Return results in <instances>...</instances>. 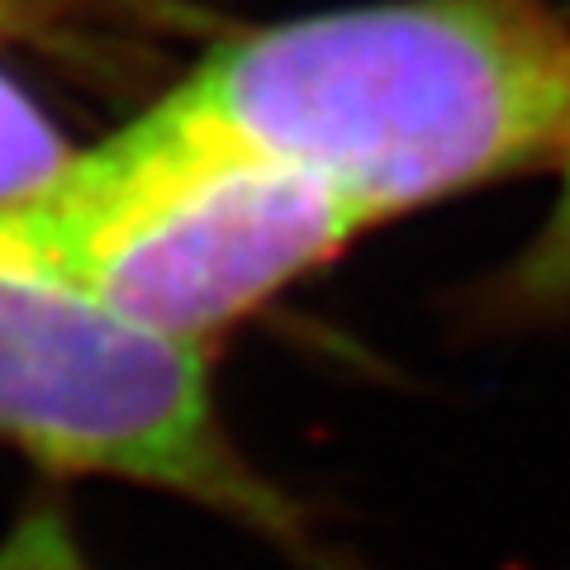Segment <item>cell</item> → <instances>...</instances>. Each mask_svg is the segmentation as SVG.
Segmentation results:
<instances>
[{
    "instance_id": "cell-3",
    "label": "cell",
    "mask_w": 570,
    "mask_h": 570,
    "mask_svg": "<svg viewBox=\"0 0 570 570\" xmlns=\"http://www.w3.org/2000/svg\"><path fill=\"white\" fill-rule=\"evenodd\" d=\"M0 442L77 475H115L205 504L285 547L299 509L219 419L205 352L0 257Z\"/></svg>"
},
{
    "instance_id": "cell-4",
    "label": "cell",
    "mask_w": 570,
    "mask_h": 570,
    "mask_svg": "<svg viewBox=\"0 0 570 570\" xmlns=\"http://www.w3.org/2000/svg\"><path fill=\"white\" fill-rule=\"evenodd\" d=\"M561 186L557 200L542 214L538 234L523 243L490 285V309L494 318H513V324H547V318L570 314V129L557 153Z\"/></svg>"
},
{
    "instance_id": "cell-5",
    "label": "cell",
    "mask_w": 570,
    "mask_h": 570,
    "mask_svg": "<svg viewBox=\"0 0 570 570\" xmlns=\"http://www.w3.org/2000/svg\"><path fill=\"white\" fill-rule=\"evenodd\" d=\"M67 163L71 157L62 153L52 124L39 115V105L0 77V205H14L58 181Z\"/></svg>"
},
{
    "instance_id": "cell-2",
    "label": "cell",
    "mask_w": 570,
    "mask_h": 570,
    "mask_svg": "<svg viewBox=\"0 0 570 570\" xmlns=\"http://www.w3.org/2000/svg\"><path fill=\"white\" fill-rule=\"evenodd\" d=\"M362 228L366 214L318 176L243 153L163 100L0 205V257L200 347Z\"/></svg>"
},
{
    "instance_id": "cell-1",
    "label": "cell",
    "mask_w": 570,
    "mask_h": 570,
    "mask_svg": "<svg viewBox=\"0 0 570 570\" xmlns=\"http://www.w3.org/2000/svg\"><path fill=\"white\" fill-rule=\"evenodd\" d=\"M176 110L333 186L371 224L551 163L570 129L561 0H385L214 48Z\"/></svg>"
},
{
    "instance_id": "cell-6",
    "label": "cell",
    "mask_w": 570,
    "mask_h": 570,
    "mask_svg": "<svg viewBox=\"0 0 570 570\" xmlns=\"http://www.w3.org/2000/svg\"><path fill=\"white\" fill-rule=\"evenodd\" d=\"M0 570H91L58 504H33L0 542Z\"/></svg>"
}]
</instances>
